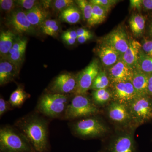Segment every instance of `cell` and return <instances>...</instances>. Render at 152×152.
Here are the masks:
<instances>
[{"mask_svg":"<svg viewBox=\"0 0 152 152\" xmlns=\"http://www.w3.org/2000/svg\"><path fill=\"white\" fill-rule=\"evenodd\" d=\"M17 6L15 1L13 0H1L0 7L3 11H4L10 15L15 10L16 6Z\"/></svg>","mask_w":152,"mask_h":152,"instance_id":"32","label":"cell"},{"mask_svg":"<svg viewBox=\"0 0 152 152\" xmlns=\"http://www.w3.org/2000/svg\"><path fill=\"white\" fill-rule=\"evenodd\" d=\"M108 69L107 75L111 84L132 81L134 70L121 59Z\"/></svg>","mask_w":152,"mask_h":152,"instance_id":"14","label":"cell"},{"mask_svg":"<svg viewBox=\"0 0 152 152\" xmlns=\"http://www.w3.org/2000/svg\"><path fill=\"white\" fill-rule=\"evenodd\" d=\"M111 85L107 74L105 70L100 69L93 82L91 89L93 91L107 88Z\"/></svg>","mask_w":152,"mask_h":152,"instance_id":"26","label":"cell"},{"mask_svg":"<svg viewBox=\"0 0 152 152\" xmlns=\"http://www.w3.org/2000/svg\"><path fill=\"white\" fill-rule=\"evenodd\" d=\"M27 44V40L25 39H21L20 38H17L15 42V43H14L12 48L10 50L8 54L7 55L6 58L13 53L15 52L20 50V49L23 48L24 47H26Z\"/></svg>","mask_w":152,"mask_h":152,"instance_id":"34","label":"cell"},{"mask_svg":"<svg viewBox=\"0 0 152 152\" xmlns=\"http://www.w3.org/2000/svg\"><path fill=\"white\" fill-rule=\"evenodd\" d=\"M93 12L91 26L99 24L105 20L108 12L97 5L92 4Z\"/></svg>","mask_w":152,"mask_h":152,"instance_id":"28","label":"cell"},{"mask_svg":"<svg viewBox=\"0 0 152 152\" xmlns=\"http://www.w3.org/2000/svg\"><path fill=\"white\" fill-rule=\"evenodd\" d=\"M76 32H77L78 37H81V36L85 35L91 34L88 30L84 28H79L77 30Z\"/></svg>","mask_w":152,"mask_h":152,"instance_id":"43","label":"cell"},{"mask_svg":"<svg viewBox=\"0 0 152 152\" xmlns=\"http://www.w3.org/2000/svg\"><path fill=\"white\" fill-rule=\"evenodd\" d=\"M130 6L131 9L140 11L142 8V0H131L130 1Z\"/></svg>","mask_w":152,"mask_h":152,"instance_id":"38","label":"cell"},{"mask_svg":"<svg viewBox=\"0 0 152 152\" xmlns=\"http://www.w3.org/2000/svg\"><path fill=\"white\" fill-rule=\"evenodd\" d=\"M26 48V47H24L20 49L4 59L7 60L20 69V66L24 60Z\"/></svg>","mask_w":152,"mask_h":152,"instance_id":"29","label":"cell"},{"mask_svg":"<svg viewBox=\"0 0 152 152\" xmlns=\"http://www.w3.org/2000/svg\"><path fill=\"white\" fill-rule=\"evenodd\" d=\"M30 95L21 87H18L11 94L9 102L13 108L20 107L23 105Z\"/></svg>","mask_w":152,"mask_h":152,"instance_id":"24","label":"cell"},{"mask_svg":"<svg viewBox=\"0 0 152 152\" xmlns=\"http://www.w3.org/2000/svg\"><path fill=\"white\" fill-rule=\"evenodd\" d=\"M103 152H136L132 134L126 132L119 135L110 142Z\"/></svg>","mask_w":152,"mask_h":152,"instance_id":"12","label":"cell"},{"mask_svg":"<svg viewBox=\"0 0 152 152\" xmlns=\"http://www.w3.org/2000/svg\"><path fill=\"white\" fill-rule=\"evenodd\" d=\"M99 113V108L86 94L75 95L71 99L63 119L73 121L94 116Z\"/></svg>","mask_w":152,"mask_h":152,"instance_id":"4","label":"cell"},{"mask_svg":"<svg viewBox=\"0 0 152 152\" xmlns=\"http://www.w3.org/2000/svg\"><path fill=\"white\" fill-rule=\"evenodd\" d=\"M107 110L109 118L114 122L124 126L132 125L127 106L112 101L108 106Z\"/></svg>","mask_w":152,"mask_h":152,"instance_id":"13","label":"cell"},{"mask_svg":"<svg viewBox=\"0 0 152 152\" xmlns=\"http://www.w3.org/2000/svg\"><path fill=\"white\" fill-rule=\"evenodd\" d=\"M62 36L74 38L76 39H77L78 38L76 31L73 30H68V31H66L64 32Z\"/></svg>","mask_w":152,"mask_h":152,"instance_id":"41","label":"cell"},{"mask_svg":"<svg viewBox=\"0 0 152 152\" xmlns=\"http://www.w3.org/2000/svg\"><path fill=\"white\" fill-rule=\"evenodd\" d=\"M75 1L72 0H56L53 2V8L60 13L66 9L75 5Z\"/></svg>","mask_w":152,"mask_h":152,"instance_id":"30","label":"cell"},{"mask_svg":"<svg viewBox=\"0 0 152 152\" xmlns=\"http://www.w3.org/2000/svg\"><path fill=\"white\" fill-rule=\"evenodd\" d=\"M142 49L145 54L152 58V40L144 39L142 42Z\"/></svg>","mask_w":152,"mask_h":152,"instance_id":"36","label":"cell"},{"mask_svg":"<svg viewBox=\"0 0 152 152\" xmlns=\"http://www.w3.org/2000/svg\"><path fill=\"white\" fill-rule=\"evenodd\" d=\"M58 23V22L56 20L47 19L42 24L40 28L44 34L48 35L53 26Z\"/></svg>","mask_w":152,"mask_h":152,"instance_id":"35","label":"cell"},{"mask_svg":"<svg viewBox=\"0 0 152 152\" xmlns=\"http://www.w3.org/2000/svg\"><path fill=\"white\" fill-rule=\"evenodd\" d=\"M136 69L148 75L152 74V58L145 54L142 49L139 54L138 61Z\"/></svg>","mask_w":152,"mask_h":152,"instance_id":"25","label":"cell"},{"mask_svg":"<svg viewBox=\"0 0 152 152\" xmlns=\"http://www.w3.org/2000/svg\"><path fill=\"white\" fill-rule=\"evenodd\" d=\"M148 78L149 75L144 73L137 69H134L131 83L139 96L148 95Z\"/></svg>","mask_w":152,"mask_h":152,"instance_id":"18","label":"cell"},{"mask_svg":"<svg viewBox=\"0 0 152 152\" xmlns=\"http://www.w3.org/2000/svg\"><path fill=\"white\" fill-rule=\"evenodd\" d=\"M100 69L99 61L94 59L80 72L77 75V87L75 95L86 94Z\"/></svg>","mask_w":152,"mask_h":152,"instance_id":"7","label":"cell"},{"mask_svg":"<svg viewBox=\"0 0 152 152\" xmlns=\"http://www.w3.org/2000/svg\"><path fill=\"white\" fill-rule=\"evenodd\" d=\"M9 26L15 33L20 34H33L35 32V28L28 20L26 12L16 10L10 15L7 19Z\"/></svg>","mask_w":152,"mask_h":152,"instance_id":"11","label":"cell"},{"mask_svg":"<svg viewBox=\"0 0 152 152\" xmlns=\"http://www.w3.org/2000/svg\"><path fill=\"white\" fill-rule=\"evenodd\" d=\"M12 107L9 101L5 100L1 97L0 98V117L2 116L4 114L9 111L12 110Z\"/></svg>","mask_w":152,"mask_h":152,"instance_id":"37","label":"cell"},{"mask_svg":"<svg viewBox=\"0 0 152 152\" xmlns=\"http://www.w3.org/2000/svg\"><path fill=\"white\" fill-rule=\"evenodd\" d=\"M89 1L92 4L100 6L109 12L112 8L119 1L117 0H91Z\"/></svg>","mask_w":152,"mask_h":152,"instance_id":"31","label":"cell"},{"mask_svg":"<svg viewBox=\"0 0 152 152\" xmlns=\"http://www.w3.org/2000/svg\"><path fill=\"white\" fill-rule=\"evenodd\" d=\"M142 8L146 11H152V0H142Z\"/></svg>","mask_w":152,"mask_h":152,"instance_id":"40","label":"cell"},{"mask_svg":"<svg viewBox=\"0 0 152 152\" xmlns=\"http://www.w3.org/2000/svg\"><path fill=\"white\" fill-rule=\"evenodd\" d=\"M75 2L78 6L84 19L89 26H91L92 16V4L86 0H77Z\"/></svg>","mask_w":152,"mask_h":152,"instance_id":"27","label":"cell"},{"mask_svg":"<svg viewBox=\"0 0 152 152\" xmlns=\"http://www.w3.org/2000/svg\"><path fill=\"white\" fill-rule=\"evenodd\" d=\"M148 94L149 96L152 97V74L149 75Z\"/></svg>","mask_w":152,"mask_h":152,"instance_id":"44","label":"cell"},{"mask_svg":"<svg viewBox=\"0 0 152 152\" xmlns=\"http://www.w3.org/2000/svg\"></svg>","mask_w":152,"mask_h":152,"instance_id":"46","label":"cell"},{"mask_svg":"<svg viewBox=\"0 0 152 152\" xmlns=\"http://www.w3.org/2000/svg\"><path fill=\"white\" fill-rule=\"evenodd\" d=\"M149 32L150 36H151V37L152 38V21L150 25L149 31Z\"/></svg>","mask_w":152,"mask_h":152,"instance_id":"45","label":"cell"},{"mask_svg":"<svg viewBox=\"0 0 152 152\" xmlns=\"http://www.w3.org/2000/svg\"><path fill=\"white\" fill-rule=\"evenodd\" d=\"M69 126L74 134L83 139L101 137L108 131L105 125L94 116L70 123Z\"/></svg>","mask_w":152,"mask_h":152,"instance_id":"5","label":"cell"},{"mask_svg":"<svg viewBox=\"0 0 152 152\" xmlns=\"http://www.w3.org/2000/svg\"><path fill=\"white\" fill-rule=\"evenodd\" d=\"M82 15L80 9L75 5L61 12L59 18L61 20L65 23L74 24L80 22Z\"/></svg>","mask_w":152,"mask_h":152,"instance_id":"21","label":"cell"},{"mask_svg":"<svg viewBox=\"0 0 152 152\" xmlns=\"http://www.w3.org/2000/svg\"><path fill=\"white\" fill-rule=\"evenodd\" d=\"M142 45L137 41L129 39V44L126 51L122 56L121 59L133 70L136 69Z\"/></svg>","mask_w":152,"mask_h":152,"instance_id":"16","label":"cell"},{"mask_svg":"<svg viewBox=\"0 0 152 152\" xmlns=\"http://www.w3.org/2000/svg\"><path fill=\"white\" fill-rule=\"evenodd\" d=\"M102 42L113 47L122 57L129 48V39L124 28L119 26L106 36Z\"/></svg>","mask_w":152,"mask_h":152,"instance_id":"10","label":"cell"},{"mask_svg":"<svg viewBox=\"0 0 152 152\" xmlns=\"http://www.w3.org/2000/svg\"><path fill=\"white\" fill-rule=\"evenodd\" d=\"M132 124L137 127L152 119V97L140 96L128 106Z\"/></svg>","mask_w":152,"mask_h":152,"instance_id":"6","label":"cell"},{"mask_svg":"<svg viewBox=\"0 0 152 152\" xmlns=\"http://www.w3.org/2000/svg\"><path fill=\"white\" fill-rule=\"evenodd\" d=\"M77 87V75L65 72L57 76L49 87L50 92L69 95L75 93Z\"/></svg>","mask_w":152,"mask_h":152,"instance_id":"8","label":"cell"},{"mask_svg":"<svg viewBox=\"0 0 152 152\" xmlns=\"http://www.w3.org/2000/svg\"><path fill=\"white\" fill-rule=\"evenodd\" d=\"M113 101L128 107L140 96L131 82L111 84Z\"/></svg>","mask_w":152,"mask_h":152,"instance_id":"9","label":"cell"},{"mask_svg":"<svg viewBox=\"0 0 152 152\" xmlns=\"http://www.w3.org/2000/svg\"><path fill=\"white\" fill-rule=\"evenodd\" d=\"M92 100L96 106H103L113 100L111 90L107 88L93 91Z\"/></svg>","mask_w":152,"mask_h":152,"instance_id":"23","label":"cell"},{"mask_svg":"<svg viewBox=\"0 0 152 152\" xmlns=\"http://www.w3.org/2000/svg\"><path fill=\"white\" fill-rule=\"evenodd\" d=\"M62 39L64 40L65 42L67 44L69 45H72L74 44L75 43L77 39H74L69 37H64V36H62Z\"/></svg>","mask_w":152,"mask_h":152,"instance_id":"42","label":"cell"},{"mask_svg":"<svg viewBox=\"0 0 152 152\" xmlns=\"http://www.w3.org/2000/svg\"><path fill=\"white\" fill-rule=\"evenodd\" d=\"M98 53L103 65L108 69L116 64L121 57L113 47L103 42L99 48Z\"/></svg>","mask_w":152,"mask_h":152,"instance_id":"15","label":"cell"},{"mask_svg":"<svg viewBox=\"0 0 152 152\" xmlns=\"http://www.w3.org/2000/svg\"><path fill=\"white\" fill-rule=\"evenodd\" d=\"M0 151L35 152L26 136L15 126L10 125L0 129Z\"/></svg>","mask_w":152,"mask_h":152,"instance_id":"3","label":"cell"},{"mask_svg":"<svg viewBox=\"0 0 152 152\" xmlns=\"http://www.w3.org/2000/svg\"><path fill=\"white\" fill-rule=\"evenodd\" d=\"M93 35L92 34H88L85 35L81 36L78 37L77 39V41L80 44H83L87 41L89 40L92 38Z\"/></svg>","mask_w":152,"mask_h":152,"instance_id":"39","label":"cell"},{"mask_svg":"<svg viewBox=\"0 0 152 152\" xmlns=\"http://www.w3.org/2000/svg\"><path fill=\"white\" fill-rule=\"evenodd\" d=\"M48 124L37 112L20 118L14 126L26 136L35 152H50Z\"/></svg>","mask_w":152,"mask_h":152,"instance_id":"1","label":"cell"},{"mask_svg":"<svg viewBox=\"0 0 152 152\" xmlns=\"http://www.w3.org/2000/svg\"><path fill=\"white\" fill-rule=\"evenodd\" d=\"M17 6L26 9L27 11L31 10L39 5V2L35 0H18L15 1Z\"/></svg>","mask_w":152,"mask_h":152,"instance_id":"33","label":"cell"},{"mask_svg":"<svg viewBox=\"0 0 152 152\" xmlns=\"http://www.w3.org/2000/svg\"><path fill=\"white\" fill-rule=\"evenodd\" d=\"M26 13L30 23L35 28L40 27L49 16L48 12L40 5L26 11Z\"/></svg>","mask_w":152,"mask_h":152,"instance_id":"19","label":"cell"},{"mask_svg":"<svg viewBox=\"0 0 152 152\" xmlns=\"http://www.w3.org/2000/svg\"><path fill=\"white\" fill-rule=\"evenodd\" d=\"M71 99L69 95L45 93L39 99L36 110L45 116L63 119Z\"/></svg>","mask_w":152,"mask_h":152,"instance_id":"2","label":"cell"},{"mask_svg":"<svg viewBox=\"0 0 152 152\" xmlns=\"http://www.w3.org/2000/svg\"><path fill=\"white\" fill-rule=\"evenodd\" d=\"M20 69L10 62L1 59L0 62V85L1 86L12 82L18 75Z\"/></svg>","mask_w":152,"mask_h":152,"instance_id":"17","label":"cell"},{"mask_svg":"<svg viewBox=\"0 0 152 152\" xmlns=\"http://www.w3.org/2000/svg\"><path fill=\"white\" fill-rule=\"evenodd\" d=\"M15 33L11 30L2 31L0 34V55L5 59L17 39Z\"/></svg>","mask_w":152,"mask_h":152,"instance_id":"20","label":"cell"},{"mask_svg":"<svg viewBox=\"0 0 152 152\" xmlns=\"http://www.w3.org/2000/svg\"><path fill=\"white\" fill-rule=\"evenodd\" d=\"M145 17L140 14H134L131 17L129 24L133 34L137 37L142 35L145 26Z\"/></svg>","mask_w":152,"mask_h":152,"instance_id":"22","label":"cell"}]
</instances>
